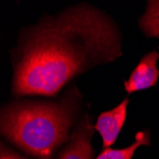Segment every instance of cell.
I'll return each mask as SVG.
<instances>
[{"label":"cell","mask_w":159,"mask_h":159,"mask_svg":"<svg viewBox=\"0 0 159 159\" xmlns=\"http://www.w3.org/2000/svg\"><path fill=\"white\" fill-rule=\"evenodd\" d=\"M11 55L12 94L55 96L75 76L120 57L121 34L106 12L83 3L24 30Z\"/></svg>","instance_id":"obj_1"},{"label":"cell","mask_w":159,"mask_h":159,"mask_svg":"<svg viewBox=\"0 0 159 159\" xmlns=\"http://www.w3.org/2000/svg\"><path fill=\"white\" fill-rule=\"evenodd\" d=\"M75 111L69 101H17L2 110L1 133L25 152L50 159L68 139Z\"/></svg>","instance_id":"obj_2"},{"label":"cell","mask_w":159,"mask_h":159,"mask_svg":"<svg viewBox=\"0 0 159 159\" xmlns=\"http://www.w3.org/2000/svg\"><path fill=\"white\" fill-rule=\"evenodd\" d=\"M158 59L159 52L154 50L142 57L129 78L124 82L125 90L129 94L156 85L159 77V70L156 65Z\"/></svg>","instance_id":"obj_3"},{"label":"cell","mask_w":159,"mask_h":159,"mask_svg":"<svg viewBox=\"0 0 159 159\" xmlns=\"http://www.w3.org/2000/svg\"><path fill=\"white\" fill-rule=\"evenodd\" d=\"M129 99H125L117 106L101 113L94 125V129L102 137L103 149L110 148L117 139L127 117Z\"/></svg>","instance_id":"obj_4"},{"label":"cell","mask_w":159,"mask_h":159,"mask_svg":"<svg viewBox=\"0 0 159 159\" xmlns=\"http://www.w3.org/2000/svg\"><path fill=\"white\" fill-rule=\"evenodd\" d=\"M93 128L88 116L86 122L80 124L71 135L67 147L61 152L58 159H93V150L91 145Z\"/></svg>","instance_id":"obj_5"},{"label":"cell","mask_w":159,"mask_h":159,"mask_svg":"<svg viewBox=\"0 0 159 159\" xmlns=\"http://www.w3.org/2000/svg\"><path fill=\"white\" fill-rule=\"evenodd\" d=\"M142 145H150V134L146 132H138L135 134V141L131 146L115 150L111 148L103 149L96 159H132L135 151Z\"/></svg>","instance_id":"obj_6"},{"label":"cell","mask_w":159,"mask_h":159,"mask_svg":"<svg viewBox=\"0 0 159 159\" xmlns=\"http://www.w3.org/2000/svg\"><path fill=\"white\" fill-rule=\"evenodd\" d=\"M139 26L147 36L159 38V0L148 2L145 13L139 19Z\"/></svg>","instance_id":"obj_7"},{"label":"cell","mask_w":159,"mask_h":159,"mask_svg":"<svg viewBox=\"0 0 159 159\" xmlns=\"http://www.w3.org/2000/svg\"><path fill=\"white\" fill-rule=\"evenodd\" d=\"M0 159H26L24 157H21L17 153L13 152L8 149H5L3 146L1 148V155H0Z\"/></svg>","instance_id":"obj_8"}]
</instances>
